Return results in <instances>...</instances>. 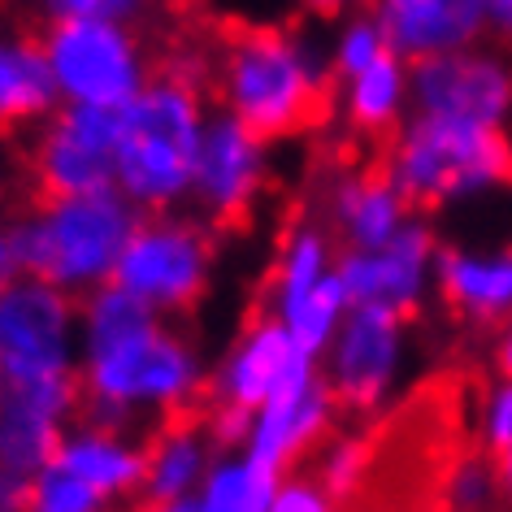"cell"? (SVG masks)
Returning <instances> with one entry per match:
<instances>
[{
    "label": "cell",
    "instance_id": "29",
    "mask_svg": "<svg viewBox=\"0 0 512 512\" xmlns=\"http://www.w3.org/2000/svg\"><path fill=\"white\" fill-rule=\"evenodd\" d=\"M391 44H387V31H382L378 14H356L343 22L335 48H330V70H335L339 83H348L352 74L369 70L378 57H387Z\"/></svg>",
    "mask_w": 512,
    "mask_h": 512
},
{
    "label": "cell",
    "instance_id": "10",
    "mask_svg": "<svg viewBox=\"0 0 512 512\" xmlns=\"http://www.w3.org/2000/svg\"><path fill=\"white\" fill-rule=\"evenodd\" d=\"M122 105H66L53 109L31 144V178L40 196H79L113 187Z\"/></svg>",
    "mask_w": 512,
    "mask_h": 512
},
{
    "label": "cell",
    "instance_id": "2",
    "mask_svg": "<svg viewBox=\"0 0 512 512\" xmlns=\"http://www.w3.org/2000/svg\"><path fill=\"white\" fill-rule=\"evenodd\" d=\"M204 118V70L191 57H170L122 105L113 187L139 213H170L191 200Z\"/></svg>",
    "mask_w": 512,
    "mask_h": 512
},
{
    "label": "cell",
    "instance_id": "22",
    "mask_svg": "<svg viewBox=\"0 0 512 512\" xmlns=\"http://www.w3.org/2000/svg\"><path fill=\"white\" fill-rule=\"evenodd\" d=\"M335 226L348 235V248H382L408 222V200L387 174H352L335 183L330 196Z\"/></svg>",
    "mask_w": 512,
    "mask_h": 512
},
{
    "label": "cell",
    "instance_id": "35",
    "mask_svg": "<svg viewBox=\"0 0 512 512\" xmlns=\"http://www.w3.org/2000/svg\"><path fill=\"white\" fill-rule=\"evenodd\" d=\"M18 274V256H14V213L0 204V287Z\"/></svg>",
    "mask_w": 512,
    "mask_h": 512
},
{
    "label": "cell",
    "instance_id": "24",
    "mask_svg": "<svg viewBox=\"0 0 512 512\" xmlns=\"http://www.w3.org/2000/svg\"><path fill=\"white\" fill-rule=\"evenodd\" d=\"M408 105V61L404 57H378L369 70L352 74L343 83V118L361 135H387L400 126Z\"/></svg>",
    "mask_w": 512,
    "mask_h": 512
},
{
    "label": "cell",
    "instance_id": "18",
    "mask_svg": "<svg viewBox=\"0 0 512 512\" xmlns=\"http://www.w3.org/2000/svg\"><path fill=\"white\" fill-rule=\"evenodd\" d=\"M53 460L87 478L100 495H109L113 504H131L144 499V443L135 439V430L100 426V421L74 417L66 434H61Z\"/></svg>",
    "mask_w": 512,
    "mask_h": 512
},
{
    "label": "cell",
    "instance_id": "30",
    "mask_svg": "<svg viewBox=\"0 0 512 512\" xmlns=\"http://www.w3.org/2000/svg\"><path fill=\"white\" fill-rule=\"evenodd\" d=\"M495 486H499V478L486 460H460L452 469V478H447V499H452V508H460V512H482L491 504Z\"/></svg>",
    "mask_w": 512,
    "mask_h": 512
},
{
    "label": "cell",
    "instance_id": "28",
    "mask_svg": "<svg viewBox=\"0 0 512 512\" xmlns=\"http://www.w3.org/2000/svg\"><path fill=\"white\" fill-rule=\"evenodd\" d=\"M369 465H374V447L369 439H326L322 456H317V482L330 491V499H352L361 486L369 482Z\"/></svg>",
    "mask_w": 512,
    "mask_h": 512
},
{
    "label": "cell",
    "instance_id": "5",
    "mask_svg": "<svg viewBox=\"0 0 512 512\" xmlns=\"http://www.w3.org/2000/svg\"><path fill=\"white\" fill-rule=\"evenodd\" d=\"M382 174L400 187L408 209H439L512 183L508 126H478L456 118L413 113L395 126V144Z\"/></svg>",
    "mask_w": 512,
    "mask_h": 512
},
{
    "label": "cell",
    "instance_id": "13",
    "mask_svg": "<svg viewBox=\"0 0 512 512\" xmlns=\"http://www.w3.org/2000/svg\"><path fill=\"white\" fill-rule=\"evenodd\" d=\"M434 256V230L421 217H408L382 248H348L335 261V274L348 304H382L408 317L434 283Z\"/></svg>",
    "mask_w": 512,
    "mask_h": 512
},
{
    "label": "cell",
    "instance_id": "26",
    "mask_svg": "<svg viewBox=\"0 0 512 512\" xmlns=\"http://www.w3.org/2000/svg\"><path fill=\"white\" fill-rule=\"evenodd\" d=\"M343 313H348V291H343L339 274L330 270L322 283H317V287H313L309 296H304L287 317H278V322L291 330V339H296L304 352H313L317 361H322V352H326V343L335 339V330H339V322H343Z\"/></svg>",
    "mask_w": 512,
    "mask_h": 512
},
{
    "label": "cell",
    "instance_id": "33",
    "mask_svg": "<svg viewBox=\"0 0 512 512\" xmlns=\"http://www.w3.org/2000/svg\"><path fill=\"white\" fill-rule=\"evenodd\" d=\"M482 439H486V452H499V447L512 443V378L499 382L491 391V400H486Z\"/></svg>",
    "mask_w": 512,
    "mask_h": 512
},
{
    "label": "cell",
    "instance_id": "9",
    "mask_svg": "<svg viewBox=\"0 0 512 512\" xmlns=\"http://www.w3.org/2000/svg\"><path fill=\"white\" fill-rule=\"evenodd\" d=\"M408 105L413 113H434V118L508 126L512 61L482 44L408 61Z\"/></svg>",
    "mask_w": 512,
    "mask_h": 512
},
{
    "label": "cell",
    "instance_id": "14",
    "mask_svg": "<svg viewBox=\"0 0 512 512\" xmlns=\"http://www.w3.org/2000/svg\"><path fill=\"white\" fill-rule=\"evenodd\" d=\"M317 365L322 361L313 352H304L274 313H261L256 322H248V330L235 339V348L209 374V400L204 404H226V408L256 413L278 387H287L291 378L309 374Z\"/></svg>",
    "mask_w": 512,
    "mask_h": 512
},
{
    "label": "cell",
    "instance_id": "6",
    "mask_svg": "<svg viewBox=\"0 0 512 512\" xmlns=\"http://www.w3.org/2000/svg\"><path fill=\"white\" fill-rule=\"evenodd\" d=\"M79 382V300L44 278L0 287V387Z\"/></svg>",
    "mask_w": 512,
    "mask_h": 512
},
{
    "label": "cell",
    "instance_id": "4",
    "mask_svg": "<svg viewBox=\"0 0 512 512\" xmlns=\"http://www.w3.org/2000/svg\"><path fill=\"white\" fill-rule=\"evenodd\" d=\"M139 222V209L118 187L79 196H40L14 217L18 274L44 278L74 300L113 283L118 256Z\"/></svg>",
    "mask_w": 512,
    "mask_h": 512
},
{
    "label": "cell",
    "instance_id": "36",
    "mask_svg": "<svg viewBox=\"0 0 512 512\" xmlns=\"http://www.w3.org/2000/svg\"><path fill=\"white\" fill-rule=\"evenodd\" d=\"M491 31L499 40H512V0H491Z\"/></svg>",
    "mask_w": 512,
    "mask_h": 512
},
{
    "label": "cell",
    "instance_id": "21",
    "mask_svg": "<svg viewBox=\"0 0 512 512\" xmlns=\"http://www.w3.org/2000/svg\"><path fill=\"white\" fill-rule=\"evenodd\" d=\"M57 100L61 92L40 40L31 35L0 40V135L44 122L57 109Z\"/></svg>",
    "mask_w": 512,
    "mask_h": 512
},
{
    "label": "cell",
    "instance_id": "39",
    "mask_svg": "<svg viewBox=\"0 0 512 512\" xmlns=\"http://www.w3.org/2000/svg\"><path fill=\"white\" fill-rule=\"evenodd\" d=\"M309 14H317V18H335V14H343V9L352 5V0H300Z\"/></svg>",
    "mask_w": 512,
    "mask_h": 512
},
{
    "label": "cell",
    "instance_id": "7",
    "mask_svg": "<svg viewBox=\"0 0 512 512\" xmlns=\"http://www.w3.org/2000/svg\"><path fill=\"white\" fill-rule=\"evenodd\" d=\"M113 283L161 317H183L209 296L213 283V235L183 213H139L118 256Z\"/></svg>",
    "mask_w": 512,
    "mask_h": 512
},
{
    "label": "cell",
    "instance_id": "34",
    "mask_svg": "<svg viewBox=\"0 0 512 512\" xmlns=\"http://www.w3.org/2000/svg\"><path fill=\"white\" fill-rule=\"evenodd\" d=\"M27 499H31V478L0 469V512H27Z\"/></svg>",
    "mask_w": 512,
    "mask_h": 512
},
{
    "label": "cell",
    "instance_id": "16",
    "mask_svg": "<svg viewBox=\"0 0 512 512\" xmlns=\"http://www.w3.org/2000/svg\"><path fill=\"white\" fill-rule=\"evenodd\" d=\"M79 400V382L0 387V469L35 478L53 460L66 426L79 417Z\"/></svg>",
    "mask_w": 512,
    "mask_h": 512
},
{
    "label": "cell",
    "instance_id": "27",
    "mask_svg": "<svg viewBox=\"0 0 512 512\" xmlns=\"http://www.w3.org/2000/svg\"><path fill=\"white\" fill-rule=\"evenodd\" d=\"M109 495H100L92 482L79 478L74 469H66L61 460H48V465L31 478V499L27 512H113Z\"/></svg>",
    "mask_w": 512,
    "mask_h": 512
},
{
    "label": "cell",
    "instance_id": "19",
    "mask_svg": "<svg viewBox=\"0 0 512 512\" xmlns=\"http://www.w3.org/2000/svg\"><path fill=\"white\" fill-rule=\"evenodd\" d=\"M217 456V443L204 413H183L157 421L152 439L144 443V499H191Z\"/></svg>",
    "mask_w": 512,
    "mask_h": 512
},
{
    "label": "cell",
    "instance_id": "1",
    "mask_svg": "<svg viewBox=\"0 0 512 512\" xmlns=\"http://www.w3.org/2000/svg\"><path fill=\"white\" fill-rule=\"evenodd\" d=\"M79 391V417L135 430L196 413L209 400V369L174 317L105 283L79 300Z\"/></svg>",
    "mask_w": 512,
    "mask_h": 512
},
{
    "label": "cell",
    "instance_id": "11",
    "mask_svg": "<svg viewBox=\"0 0 512 512\" xmlns=\"http://www.w3.org/2000/svg\"><path fill=\"white\" fill-rule=\"evenodd\" d=\"M404 356V313L382 304H348L335 339L322 352V378L352 413H374L395 387Z\"/></svg>",
    "mask_w": 512,
    "mask_h": 512
},
{
    "label": "cell",
    "instance_id": "37",
    "mask_svg": "<svg viewBox=\"0 0 512 512\" xmlns=\"http://www.w3.org/2000/svg\"><path fill=\"white\" fill-rule=\"evenodd\" d=\"M135 512H196L191 499H144Z\"/></svg>",
    "mask_w": 512,
    "mask_h": 512
},
{
    "label": "cell",
    "instance_id": "15",
    "mask_svg": "<svg viewBox=\"0 0 512 512\" xmlns=\"http://www.w3.org/2000/svg\"><path fill=\"white\" fill-rule=\"evenodd\" d=\"M335 408L339 400L330 391V382L322 378V365H317L309 374L291 378L287 387H278L270 400L256 408L248 439H243V452L256 456L261 465L287 473L304 452H313L330 434Z\"/></svg>",
    "mask_w": 512,
    "mask_h": 512
},
{
    "label": "cell",
    "instance_id": "40",
    "mask_svg": "<svg viewBox=\"0 0 512 512\" xmlns=\"http://www.w3.org/2000/svg\"><path fill=\"white\" fill-rule=\"evenodd\" d=\"M499 374L512 378V326L504 330V339H499Z\"/></svg>",
    "mask_w": 512,
    "mask_h": 512
},
{
    "label": "cell",
    "instance_id": "23",
    "mask_svg": "<svg viewBox=\"0 0 512 512\" xmlns=\"http://www.w3.org/2000/svg\"><path fill=\"white\" fill-rule=\"evenodd\" d=\"M278 482H283V473L261 465L243 447L239 452H217L191 504H196V512H270Z\"/></svg>",
    "mask_w": 512,
    "mask_h": 512
},
{
    "label": "cell",
    "instance_id": "3",
    "mask_svg": "<svg viewBox=\"0 0 512 512\" xmlns=\"http://www.w3.org/2000/svg\"><path fill=\"white\" fill-rule=\"evenodd\" d=\"M213 87L222 109L261 139H291L330 113L335 70L313 40L283 27H230L217 40Z\"/></svg>",
    "mask_w": 512,
    "mask_h": 512
},
{
    "label": "cell",
    "instance_id": "12",
    "mask_svg": "<svg viewBox=\"0 0 512 512\" xmlns=\"http://www.w3.org/2000/svg\"><path fill=\"white\" fill-rule=\"evenodd\" d=\"M265 144L243 126L235 113L217 109L204 118L200 152H196V178H191V200L196 209L217 226H239L243 217L256 209L265 191V174H270V157Z\"/></svg>",
    "mask_w": 512,
    "mask_h": 512
},
{
    "label": "cell",
    "instance_id": "20",
    "mask_svg": "<svg viewBox=\"0 0 512 512\" xmlns=\"http://www.w3.org/2000/svg\"><path fill=\"white\" fill-rule=\"evenodd\" d=\"M443 300L473 322H499L512 313V248L499 252H460L447 248L434 256Z\"/></svg>",
    "mask_w": 512,
    "mask_h": 512
},
{
    "label": "cell",
    "instance_id": "8",
    "mask_svg": "<svg viewBox=\"0 0 512 512\" xmlns=\"http://www.w3.org/2000/svg\"><path fill=\"white\" fill-rule=\"evenodd\" d=\"M40 48L66 105H126L148 83V57L122 22L48 18Z\"/></svg>",
    "mask_w": 512,
    "mask_h": 512
},
{
    "label": "cell",
    "instance_id": "32",
    "mask_svg": "<svg viewBox=\"0 0 512 512\" xmlns=\"http://www.w3.org/2000/svg\"><path fill=\"white\" fill-rule=\"evenodd\" d=\"M144 0H48V18H100L131 22Z\"/></svg>",
    "mask_w": 512,
    "mask_h": 512
},
{
    "label": "cell",
    "instance_id": "25",
    "mask_svg": "<svg viewBox=\"0 0 512 512\" xmlns=\"http://www.w3.org/2000/svg\"><path fill=\"white\" fill-rule=\"evenodd\" d=\"M330 270H335V261H330V239L322 235V230L317 226L291 230L283 252H278L274 278H270V313L287 317Z\"/></svg>",
    "mask_w": 512,
    "mask_h": 512
},
{
    "label": "cell",
    "instance_id": "31",
    "mask_svg": "<svg viewBox=\"0 0 512 512\" xmlns=\"http://www.w3.org/2000/svg\"><path fill=\"white\" fill-rule=\"evenodd\" d=\"M270 512H335V499H330V491L317 478H291V473H283Z\"/></svg>",
    "mask_w": 512,
    "mask_h": 512
},
{
    "label": "cell",
    "instance_id": "38",
    "mask_svg": "<svg viewBox=\"0 0 512 512\" xmlns=\"http://www.w3.org/2000/svg\"><path fill=\"white\" fill-rule=\"evenodd\" d=\"M495 478H499V486H504V491L512 495V443L495 452Z\"/></svg>",
    "mask_w": 512,
    "mask_h": 512
},
{
    "label": "cell",
    "instance_id": "17",
    "mask_svg": "<svg viewBox=\"0 0 512 512\" xmlns=\"http://www.w3.org/2000/svg\"><path fill=\"white\" fill-rule=\"evenodd\" d=\"M374 14L404 61L469 48L491 31V0H374Z\"/></svg>",
    "mask_w": 512,
    "mask_h": 512
}]
</instances>
